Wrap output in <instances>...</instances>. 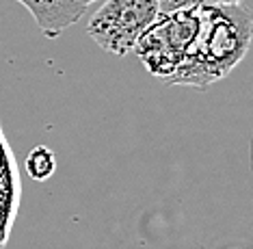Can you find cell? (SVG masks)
Returning a JSON list of instances; mask_svg holds the SVG:
<instances>
[{"instance_id": "1", "label": "cell", "mask_w": 253, "mask_h": 249, "mask_svg": "<svg viewBox=\"0 0 253 249\" xmlns=\"http://www.w3.org/2000/svg\"><path fill=\"white\" fill-rule=\"evenodd\" d=\"M199 28L182 67L167 85L206 89L245 59L253 39V15L240 4H201Z\"/></svg>"}, {"instance_id": "2", "label": "cell", "mask_w": 253, "mask_h": 249, "mask_svg": "<svg viewBox=\"0 0 253 249\" xmlns=\"http://www.w3.org/2000/svg\"><path fill=\"white\" fill-rule=\"evenodd\" d=\"M199 28L197 7L180 9L173 13H160L158 20L139 37L134 54L152 76L169 83L182 67Z\"/></svg>"}, {"instance_id": "3", "label": "cell", "mask_w": 253, "mask_h": 249, "mask_svg": "<svg viewBox=\"0 0 253 249\" xmlns=\"http://www.w3.org/2000/svg\"><path fill=\"white\" fill-rule=\"evenodd\" d=\"M160 15L158 0H106L91 15L87 33L102 50L124 56Z\"/></svg>"}, {"instance_id": "4", "label": "cell", "mask_w": 253, "mask_h": 249, "mask_svg": "<svg viewBox=\"0 0 253 249\" xmlns=\"http://www.w3.org/2000/svg\"><path fill=\"white\" fill-rule=\"evenodd\" d=\"M18 2L31 11L39 31L50 39L59 37L63 31L76 24L87 11V7L78 4L76 0H18Z\"/></svg>"}, {"instance_id": "5", "label": "cell", "mask_w": 253, "mask_h": 249, "mask_svg": "<svg viewBox=\"0 0 253 249\" xmlns=\"http://www.w3.org/2000/svg\"><path fill=\"white\" fill-rule=\"evenodd\" d=\"M20 198V178L15 171L13 156L4 152L0 156V249L7 245L9 232L15 221Z\"/></svg>"}, {"instance_id": "6", "label": "cell", "mask_w": 253, "mask_h": 249, "mask_svg": "<svg viewBox=\"0 0 253 249\" xmlns=\"http://www.w3.org/2000/svg\"><path fill=\"white\" fill-rule=\"evenodd\" d=\"M54 169H56V156H54V152L50 148L37 146V148H33L31 152H28V156H26V171H28V176H31L33 180H37V182L48 180V178L54 173Z\"/></svg>"}, {"instance_id": "7", "label": "cell", "mask_w": 253, "mask_h": 249, "mask_svg": "<svg viewBox=\"0 0 253 249\" xmlns=\"http://www.w3.org/2000/svg\"><path fill=\"white\" fill-rule=\"evenodd\" d=\"M243 0H158L160 13H173L180 9H193L201 4H240Z\"/></svg>"}, {"instance_id": "8", "label": "cell", "mask_w": 253, "mask_h": 249, "mask_svg": "<svg viewBox=\"0 0 253 249\" xmlns=\"http://www.w3.org/2000/svg\"><path fill=\"white\" fill-rule=\"evenodd\" d=\"M78 4H83V7H89V4H93V2H97V0H76Z\"/></svg>"}, {"instance_id": "9", "label": "cell", "mask_w": 253, "mask_h": 249, "mask_svg": "<svg viewBox=\"0 0 253 249\" xmlns=\"http://www.w3.org/2000/svg\"><path fill=\"white\" fill-rule=\"evenodd\" d=\"M251 158H253V152H251Z\"/></svg>"}]
</instances>
